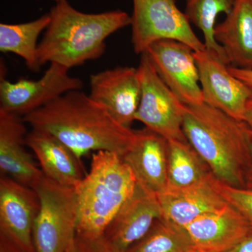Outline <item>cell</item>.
I'll list each match as a JSON object with an SVG mask.
<instances>
[{"instance_id":"obj_1","label":"cell","mask_w":252,"mask_h":252,"mask_svg":"<svg viewBox=\"0 0 252 252\" xmlns=\"http://www.w3.org/2000/svg\"><path fill=\"white\" fill-rule=\"evenodd\" d=\"M23 119L32 129L54 136L80 158L99 151L122 157L135 137V130L121 125L81 91L68 92Z\"/></svg>"},{"instance_id":"obj_2","label":"cell","mask_w":252,"mask_h":252,"mask_svg":"<svg viewBox=\"0 0 252 252\" xmlns=\"http://www.w3.org/2000/svg\"><path fill=\"white\" fill-rule=\"evenodd\" d=\"M183 132L217 180L245 188L252 129L205 103L186 106Z\"/></svg>"},{"instance_id":"obj_3","label":"cell","mask_w":252,"mask_h":252,"mask_svg":"<svg viewBox=\"0 0 252 252\" xmlns=\"http://www.w3.org/2000/svg\"><path fill=\"white\" fill-rule=\"evenodd\" d=\"M49 14L51 21L38 46L39 64L57 63L69 69L99 59L107 37L131 24V16L122 10L86 14L67 0L56 2Z\"/></svg>"},{"instance_id":"obj_4","label":"cell","mask_w":252,"mask_h":252,"mask_svg":"<svg viewBox=\"0 0 252 252\" xmlns=\"http://www.w3.org/2000/svg\"><path fill=\"white\" fill-rule=\"evenodd\" d=\"M133 172L119 154L94 152L91 168L75 187L77 238L95 239L106 228L135 188Z\"/></svg>"},{"instance_id":"obj_5","label":"cell","mask_w":252,"mask_h":252,"mask_svg":"<svg viewBox=\"0 0 252 252\" xmlns=\"http://www.w3.org/2000/svg\"><path fill=\"white\" fill-rule=\"evenodd\" d=\"M40 209L33 227L36 252H66L77 235L78 205L75 189L44 177L33 188Z\"/></svg>"},{"instance_id":"obj_6","label":"cell","mask_w":252,"mask_h":252,"mask_svg":"<svg viewBox=\"0 0 252 252\" xmlns=\"http://www.w3.org/2000/svg\"><path fill=\"white\" fill-rule=\"evenodd\" d=\"M132 1L131 41L136 54H143L149 46L163 39L180 41L194 51L205 50L185 13L177 6V0Z\"/></svg>"},{"instance_id":"obj_7","label":"cell","mask_w":252,"mask_h":252,"mask_svg":"<svg viewBox=\"0 0 252 252\" xmlns=\"http://www.w3.org/2000/svg\"><path fill=\"white\" fill-rule=\"evenodd\" d=\"M137 72L142 94L135 121L167 140L187 141L183 132L187 105L160 79L145 53Z\"/></svg>"},{"instance_id":"obj_8","label":"cell","mask_w":252,"mask_h":252,"mask_svg":"<svg viewBox=\"0 0 252 252\" xmlns=\"http://www.w3.org/2000/svg\"><path fill=\"white\" fill-rule=\"evenodd\" d=\"M69 69L51 63L42 77L37 80L21 78L11 82L1 72L0 110L23 117L68 92L81 91L82 80L71 77Z\"/></svg>"},{"instance_id":"obj_9","label":"cell","mask_w":252,"mask_h":252,"mask_svg":"<svg viewBox=\"0 0 252 252\" xmlns=\"http://www.w3.org/2000/svg\"><path fill=\"white\" fill-rule=\"evenodd\" d=\"M145 54L162 81L186 105L204 103L193 49L179 41L163 39Z\"/></svg>"},{"instance_id":"obj_10","label":"cell","mask_w":252,"mask_h":252,"mask_svg":"<svg viewBox=\"0 0 252 252\" xmlns=\"http://www.w3.org/2000/svg\"><path fill=\"white\" fill-rule=\"evenodd\" d=\"M204 103L244 122L252 91L235 77L228 64L207 51H195Z\"/></svg>"},{"instance_id":"obj_11","label":"cell","mask_w":252,"mask_h":252,"mask_svg":"<svg viewBox=\"0 0 252 252\" xmlns=\"http://www.w3.org/2000/svg\"><path fill=\"white\" fill-rule=\"evenodd\" d=\"M40 209L34 189L7 176L0 178V234L27 252H36L33 227Z\"/></svg>"},{"instance_id":"obj_12","label":"cell","mask_w":252,"mask_h":252,"mask_svg":"<svg viewBox=\"0 0 252 252\" xmlns=\"http://www.w3.org/2000/svg\"><path fill=\"white\" fill-rule=\"evenodd\" d=\"M141 94L137 68L117 67L91 76L89 96L127 128L135 121Z\"/></svg>"},{"instance_id":"obj_13","label":"cell","mask_w":252,"mask_h":252,"mask_svg":"<svg viewBox=\"0 0 252 252\" xmlns=\"http://www.w3.org/2000/svg\"><path fill=\"white\" fill-rule=\"evenodd\" d=\"M160 218L162 211L157 194L137 183L102 236L116 248L126 252L143 238L154 222Z\"/></svg>"},{"instance_id":"obj_14","label":"cell","mask_w":252,"mask_h":252,"mask_svg":"<svg viewBox=\"0 0 252 252\" xmlns=\"http://www.w3.org/2000/svg\"><path fill=\"white\" fill-rule=\"evenodd\" d=\"M193 248L203 252H227L252 232L248 220L229 203L186 227Z\"/></svg>"},{"instance_id":"obj_15","label":"cell","mask_w":252,"mask_h":252,"mask_svg":"<svg viewBox=\"0 0 252 252\" xmlns=\"http://www.w3.org/2000/svg\"><path fill=\"white\" fill-rule=\"evenodd\" d=\"M216 177L185 188L165 187L158 193L162 218L186 228L195 220L225 206L228 202L219 191Z\"/></svg>"},{"instance_id":"obj_16","label":"cell","mask_w":252,"mask_h":252,"mask_svg":"<svg viewBox=\"0 0 252 252\" xmlns=\"http://www.w3.org/2000/svg\"><path fill=\"white\" fill-rule=\"evenodd\" d=\"M25 124L23 117L0 110V170L1 175L33 189L44 175L25 148Z\"/></svg>"},{"instance_id":"obj_17","label":"cell","mask_w":252,"mask_h":252,"mask_svg":"<svg viewBox=\"0 0 252 252\" xmlns=\"http://www.w3.org/2000/svg\"><path fill=\"white\" fill-rule=\"evenodd\" d=\"M135 131L134 140L122 159L133 172L137 183L160 193L167 186L168 141L147 127Z\"/></svg>"},{"instance_id":"obj_18","label":"cell","mask_w":252,"mask_h":252,"mask_svg":"<svg viewBox=\"0 0 252 252\" xmlns=\"http://www.w3.org/2000/svg\"><path fill=\"white\" fill-rule=\"evenodd\" d=\"M45 177L65 187L75 188L86 173L81 158L54 136L32 129L26 137Z\"/></svg>"},{"instance_id":"obj_19","label":"cell","mask_w":252,"mask_h":252,"mask_svg":"<svg viewBox=\"0 0 252 252\" xmlns=\"http://www.w3.org/2000/svg\"><path fill=\"white\" fill-rule=\"evenodd\" d=\"M215 38L228 64L252 69V0H236L223 22L216 25Z\"/></svg>"},{"instance_id":"obj_20","label":"cell","mask_w":252,"mask_h":252,"mask_svg":"<svg viewBox=\"0 0 252 252\" xmlns=\"http://www.w3.org/2000/svg\"><path fill=\"white\" fill-rule=\"evenodd\" d=\"M51 21L49 14L30 22L18 24H0V51L11 53L22 58L33 72H38L41 65L38 59V39Z\"/></svg>"},{"instance_id":"obj_21","label":"cell","mask_w":252,"mask_h":252,"mask_svg":"<svg viewBox=\"0 0 252 252\" xmlns=\"http://www.w3.org/2000/svg\"><path fill=\"white\" fill-rule=\"evenodd\" d=\"M168 141L166 187L180 189L195 185L213 175L188 141Z\"/></svg>"},{"instance_id":"obj_22","label":"cell","mask_w":252,"mask_h":252,"mask_svg":"<svg viewBox=\"0 0 252 252\" xmlns=\"http://www.w3.org/2000/svg\"><path fill=\"white\" fill-rule=\"evenodd\" d=\"M185 14L203 33L205 50L228 64L223 48L215 38V30L219 15L229 14L236 0H185ZM229 65V64H228Z\"/></svg>"},{"instance_id":"obj_23","label":"cell","mask_w":252,"mask_h":252,"mask_svg":"<svg viewBox=\"0 0 252 252\" xmlns=\"http://www.w3.org/2000/svg\"><path fill=\"white\" fill-rule=\"evenodd\" d=\"M193 248L185 228L160 218L143 238L125 252H188Z\"/></svg>"},{"instance_id":"obj_24","label":"cell","mask_w":252,"mask_h":252,"mask_svg":"<svg viewBox=\"0 0 252 252\" xmlns=\"http://www.w3.org/2000/svg\"><path fill=\"white\" fill-rule=\"evenodd\" d=\"M216 186L228 203L237 209L252 226V189L231 187L217 180Z\"/></svg>"},{"instance_id":"obj_25","label":"cell","mask_w":252,"mask_h":252,"mask_svg":"<svg viewBox=\"0 0 252 252\" xmlns=\"http://www.w3.org/2000/svg\"><path fill=\"white\" fill-rule=\"evenodd\" d=\"M77 240L83 252H125L109 243L103 236L95 239L77 238Z\"/></svg>"},{"instance_id":"obj_26","label":"cell","mask_w":252,"mask_h":252,"mask_svg":"<svg viewBox=\"0 0 252 252\" xmlns=\"http://www.w3.org/2000/svg\"><path fill=\"white\" fill-rule=\"evenodd\" d=\"M228 69L235 77L243 81L252 91V69H245L232 65H228Z\"/></svg>"},{"instance_id":"obj_27","label":"cell","mask_w":252,"mask_h":252,"mask_svg":"<svg viewBox=\"0 0 252 252\" xmlns=\"http://www.w3.org/2000/svg\"><path fill=\"white\" fill-rule=\"evenodd\" d=\"M0 252H27L4 235L0 234Z\"/></svg>"},{"instance_id":"obj_28","label":"cell","mask_w":252,"mask_h":252,"mask_svg":"<svg viewBox=\"0 0 252 252\" xmlns=\"http://www.w3.org/2000/svg\"><path fill=\"white\" fill-rule=\"evenodd\" d=\"M227 252H252V232L235 248Z\"/></svg>"},{"instance_id":"obj_29","label":"cell","mask_w":252,"mask_h":252,"mask_svg":"<svg viewBox=\"0 0 252 252\" xmlns=\"http://www.w3.org/2000/svg\"><path fill=\"white\" fill-rule=\"evenodd\" d=\"M245 188L252 189V133L251 147H250V160L248 170L245 175Z\"/></svg>"},{"instance_id":"obj_30","label":"cell","mask_w":252,"mask_h":252,"mask_svg":"<svg viewBox=\"0 0 252 252\" xmlns=\"http://www.w3.org/2000/svg\"><path fill=\"white\" fill-rule=\"evenodd\" d=\"M244 122L252 129V97L249 100L247 104L246 111H245Z\"/></svg>"},{"instance_id":"obj_31","label":"cell","mask_w":252,"mask_h":252,"mask_svg":"<svg viewBox=\"0 0 252 252\" xmlns=\"http://www.w3.org/2000/svg\"><path fill=\"white\" fill-rule=\"evenodd\" d=\"M66 252H83L79 243H78L77 238L73 240L72 243L69 245V248L67 249Z\"/></svg>"},{"instance_id":"obj_32","label":"cell","mask_w":252,"mask_h":252,"mask_svg":"<svg viewBox=\"0 0 252 252\" xmlns=\"http://www.w3.org/2000/svg\"><path fill=\"white\" fill-rule=\"evenodd\" d=\"M188 252H201V251H200V250H196V249L193 248V249H191V250H190V251H189Z\"/></svg>"},{"instance_id":"obj_33","label":"cell","mask_w":252,"mask_h":252,"mask_svg":"<svg viewBox=\"0 0 252 252\" xmlns=\"http://www.w3.org/2000/svg\"><path fill=\"white\" fill-rule=\"evenodd\" d=\"M52 1H56V2H59V1H62V0H52Z\"/></svg>"}]
</instances>
